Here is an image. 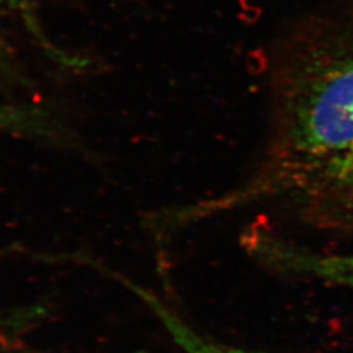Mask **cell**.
<instances>
[{
    "label": "cell",
    "mask_w": 353,
    "mask_h": 353,
    "mask_svg": "<svg viewBox=\"0 0 353 353\" xmlns=\"http://www.w3.org/2000/svg\"><path fill=\"white\" fill-rule=\"evenodd\" d=\"M268 139L252 173L186 210L259 212L328 237L353 234V10L299 29L274 72Z\"/></svg>",
    "instance_id": "1"
},
{
    "label": "cell",
    "mask_w": 353,
    "mask_h": 353,
    "mask_svg": "<svg viewBox=\"0 0 353 353\" xmlns=\"http://www.w3.org/2000/svg\"><path fill=\"white\" fill-rule=\"evenodd\" d=\"M240 241L243 252L271 272L353 290V254L316 252L263 220L245 228Z\"/></svg>",
    "instance_id": "2"
},
{
    "label": "cell",
    "mask_w": 353,
    "mask_h": 353,
    "mask_svg": "<svg viewBox=\"0 0 353 353\" xmlns=\"http://www.w3.org/2000/svg\"><path fill=\"white\" fill-rule=\"evenodd\" d=\"M134 290L151 307L152 312L161 321L168 334L183 353H265L214 341L198 331L196 328L192 327L182 316H178L174 310H172L150 292L140 288H134Z\"/></svg>",
    "instance_id": "3"
},
{
    "label": "cell",
    "mask_w": 353,
    "mask_h": 353,
    "mask_svg": "<svg viewBox=\"0 0 353 353\" xmlns=\"http://www.w3.org/2000/svg\"><path fill=\"white\" fill-rule=\"evenodd\" d=\"M43 126L41 115L24 108L0 106V132L29 131Z\"/></svg>",
    "instance_id": "4"
},
{
    "label": "cell",
    "mask_w": 353,
    "mask_h": 353,
    "mask_svg": "<svg viewBox=\"0 0 353 353\" xmlns=\"http://www.w3.org/2000/svg\"><path fill=\"white\" fill-rule=\"evenodd\" d=\"M36 314V310H20L10 313L0 312V347L8 344Z\"/></svg>",
    "instance_id": "5"
},
{
    "label": "cell",
    "mask_w": 353,
    "mask_h": 353,
    "mask_svg": "<svg viewBox=\"0 0 353 353\" xmlns=\"http://www.w3.org/2000/svg\"><path fill=\"white\" fill-rule=\"evenodd\" d=\"M1 1H4L6 6H8L14 12L20 14L24 19L29 30L32 33H34L36 37L41 38L42 33L38 29L37 21H36V17H34V11H33L34 0H1ZM41 41H43V39L41 38Z\"/></svg>",
    "instance_id": "6"
},
{
    "label": "cell",
    "mask_w": 353,
    "mask_h": 353,
    "mask_svg": "<svg viewBox=\"0 0 353 353\" xmlns=\"http://www.w3.org/2000/svg\"><path fill=\"white\" fill-rule=\"evenodd\" d=\"M8 63H10V51L0 32V71L4 70Z\"/></svg>",
    "instance_id": "7"
}]
</instances>
